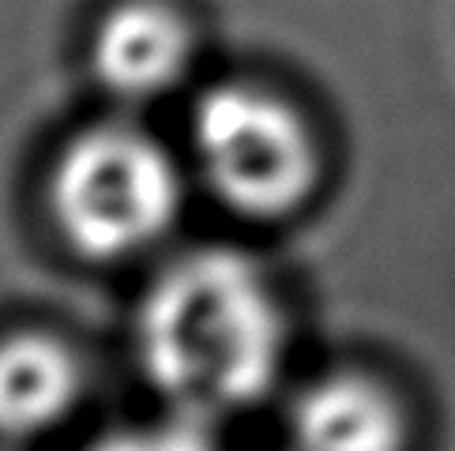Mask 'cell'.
<instances>
[{
    "label": "cell",
    "mask_w": 455,
    "mask_h": 451,
    "mask_svg": "<svg viewBox=\"0 0 455 451\" xmlns=\"http://www.w3.org/2000/svg\"><path fill=\"white\" fill-rule=\"evenodd\" d=\"M140 361L177 410L215 417L264 395L283 361V320L264 275L237 252H192L140 309Z\"/></svg>",
    "instance_id": "cell-1"
},
{
    "label": "cell",
    "mask_w": 455,
    "mask_h": 451,
    "mask_svg": "<svg viewBox=\"0 0 455 451\" xmlns=\"http://www.w3.org/2000/svg\"><path fill=\"white\" fill-rule=\"evenodd\" d=\"M181 181L170 154L136 128L84 132L53 173V211L79 252L113 260L148 249L173 226Z\"/></svg>",
    "instance_id": "cell-2"
},
{
    "label": "cell",
    "mask_w": 455,
    "mask_h": 451,
    "mask_svg": "<svg viewBox=\"0 0 455 451\" xmlns=\"http://www.w3.org/2000/svg\"><path fill=\"white\" fill-rule=\"evenodd\" d=\"M192 143L219 196L252 218L294 211L316 181V147L305 121L249 83L204 94L192 113Z\"/></svg>",
    "instance_id": "cell-3"
},
{
    "label": "cell",
    "mask_w": 455,
    "mask_h": 451,
    "mask_svg": "<svg viewBox=\"0 0 455 451\" xmlns=\"http://www.w3.org/2000/svg\"><path fill=\"white\" fill-rule=\"evenodd\" d=\"M188 68V27L170 8L132 0L113 8L94 38V72L128 102L170 91Z\"/></svg>",
    "instance_id": "cell-4"
},
{
    "label": "cell",
    "mask_w": 455,
    "mask_h": 451,
    "mask_svg": "<svg viewBox=\"0 0 455 451\" xmlns=\"http://www.w3.org/2000/svg\"><path fill=\"white\" fill-rule=\"evenodd\" d=\"M290 432L301 451H399L406 425L377 380L335 373L294 399Z\"/></svg>",
    "instance_id": "cell-5"
},
{
    "label": "cell",
    "mask_w": 455,
    "mask_h": 451,
    "mask_svg": "<svg viewBox=\"0 0 455 451\" xmlns=\"http://www.w3.org/2000/svg\"><path fill=\"white\" fill-rule=\"evenodd\" d=\"M79 395V365L50 335H15L0 346V437L53 429Z\"/></svg>",
    "instance_id": "cell-6"
},
{
    "label": "cell",
    "mask_w": 455,
    "mask_h": 451,
    "mask_svg": "<svg viewBox=\"0 0 455 451\" xmlns=\"http://www.w3.org/2000/svg\"><path fill=\"white\" fill-rule=\"evenodd\" d=\"M91 451H219L211 440L207 417L177 410L173 422H162L155 429H132V432H113L99 440Z\"/></svg>",
    "instance_id": "cell-7"
}]
</instances>
